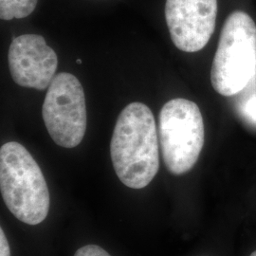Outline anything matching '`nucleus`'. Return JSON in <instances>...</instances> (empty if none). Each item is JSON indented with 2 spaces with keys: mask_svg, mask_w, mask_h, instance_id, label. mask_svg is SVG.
<instances>
[{
  "mask_svg": "<svg viewBox=\"0 0 256 256\" xmlns=\"http://www.w3.org/2000/svg\"><path fill=\"white\" fill-rule=\"evenodd\" d=\"M250 256H256V252H252V254Z\"/></svg>",
  "mask_w": 256,
  "mask_h": 256,
  "instance_id": "ddd939ff",
  "label": "nucleus"
},
{
  "mask_svg": "<svg viewBox=\"0 0 256 256\" xmlns=\"http://www.w3.org/2000/svg\"><path fill=\"white\" fill-rule=\"evenodd\" d=\"M76 62H77L78 64H82V60H80V59H78Z\"/></svg>",
  "mask_w": 256,
  "mask_h": 256,
  "instance_id": "f8f14e48",
  "label": "nucleus"
},
{
  "mask_svg": "<svg viewBox=\"0 0 256 256\" xmlns=\"http://www.w3.org/2000/svg\"><path fill=\"white\" fill-rule=\"evenodd\" d=\"M12 78L20 86L44 90L54 78L58 58L44 37L23 34L12 42L9 50Z\"/></svg>",
  "mask_w": 256,
  "mask_h": 256,
  "instance_id": "0eeeda50",
  "label": "nucleus"
},
{
  "mask_svg": "<svg viewBox=\"0 0 256 256\" xmlns=\"http://www.w3.org/2000/svg\"><path fill=\"white\" fill-rule=\"evenodd\" d=\"M218 0H166L165 19L170 36L178 50L196 52L212 36Z\"/></svg>",
  "mask_w": 256,
  "mask_h": 256,
  "instance_id": "423d86ee",
  "label": "nucleus"
},
{
  "mask_svg": "<svg viewBox=\"0 0 256 256\" xmlns=\"http://www.w3.org/2000/svg\"><path fill=\"white\" fill-rule=\"evenodd\" d=\"M241 114L250 122L256 124V93L252 94L243 102L241 108Z\"/></svg>",
  "mask_w": 256,
  "mask_h": 256,
  "instance_id": "1a4fd4ad",
  "label": "nucleus"
},
{
  "mask_svg": "<svg viewBox=\"0 0 256 256\" xmlns=\"http://www.w3.org/2000/svg\"><path fill=\"white\" fill-rule=\"evenodd\" d=\"M43 120L55 144L74 148L86 130V97L80 81L68 72L57 74L50 82L42 108Z\"/></svg>",
  "mask_w": 256,
  "mask_h": 256,
  "instance_id": "39448f33",
  "label": "nucleus"
},
{
  "mask_svg": "<svg viewBox=\"0 0 256 256\" xmlns=\"http://www.w3.org/2000/svg\"><path fill=\"white\" fill-rule=\"evenodd\" d=\"M0 190L18 220L32 226L46 220L50 202L46 180L32 156L16 142L0 149Z\"/></svg>",
  "mask_w": 256,
  "mask_h": 256,
  "instance_id": "f03ea898",
  "label": "nucleus"
},
{
  "mask_svg": "<svg viewBox=\"0 0 256 256\" xmlns=\"http://www.w3.org/2000/svg\"><path fill=\"white\" fill-rule=\"evenodd\" d=\"M0 256H10L9 243L2 229H0Z\"/></svg>",
  "mask_w": 256,
  "mask_h": 256,
  "instance_id": "9b49d317",
  "label": "nucleus"
},
{
  "mask_svg": "<svg viewBox=\"0 0 256 256\" xmlns=\"http://www.w3.org/2000/svg\"><path fill=\"white\" fill-rule=\"evenodd\" d=\"M256 72V25L244 12L226 19L210 70L214 90L230 97L244 90Z\"/></svg>",
  "mask_w": 256,
  "mask_h": 256,
  "instance_id": "7ed1b4c3",
  "label": "nucleus"
},
{
  "mask_svg": "<svg viewBox=\"0 0 256 256\" xmlns=\"http://www.w3.org/2000/svg\"><path fill=\"white\" fill-rule=\"evenodd\" d=\"M114 170L132 189H142L160 168L158 142L154 115L142 102H131L117 120L110 144Z\"/></svg>",
  "mask_w": 256,
  "mask_h": 256,
  "instance_id": "f257e3e1",
  "label": "nucleus"
},
{
  "mask_svg": "<svg viewBox=\"0 0 256 256\" xmlns=\"http://www.w3.org/2000/svg\"><path fill=\"white\" fill-rule=\"evenodd\" d=\"M74 256H111L102 248L97 245H86L77 250Z\"/></svg>",
  "mask_w": 256,
  "mask_h": 256,
  "instance_id": "9d476101",
  "label": "nucleus"
},
{
  "mask_svg": "<svg viewBox=\"0 0 256 256\" xmlns=\"http://www.w3.org/2000/svg\"><path fill=\"white\" fill-rule=\"evenodd\" d=\"M38 0H0V18L3 20L25 18L36 7Z\"/></svg>",
  "mask_w": 256,
  "mask_h": 256,
  "instance_id": "6e6552de",
  "label": "nucleus"
},
{
  "mask_svg": "<svg viewBox=\"0 0 256 256\" xmlns=\"http://www.w3.org/2000/svg\"><path fill=\"white\" fill-rule=\"evenodd\" d=\"M158 136L167 170L174 176L188 173L204 146V122L198 104L182 98L167 102L160 113Z\"/></svg>",
  "mask_w": 256,
  "mask_h": 256,
  "instance_id": "20e7f679",
  "label": "nucleus"
}]
</instances>
